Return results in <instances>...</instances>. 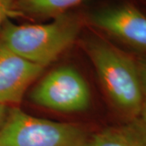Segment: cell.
Listing matches in <instances>:
<instances>
[{
    "instance_id": "obj_1",
    "label": "cell",
    "mask_w": 146,
    "mask_h": 146,
    "mask_svg": "<svg viewBox=\"0 0 146 146\" xmlns=\"http://www.w3.org/2000/svg\"><path fill=\"white\" fill-rule=\"evenodd\" d=\"M85 46L113 105L130 119L140 118L143 91L136 60L98 36L90 37Z\"/></svg>"
},
{
    "instance_id": "obj_2",
    "label": "cell",
    "mask_w": 146,
    "mask_h": 146,
    "mask_svg": "<svg viewBox=\"0 0 146 146\" xmlns=\"http://www.w3.org/2000/svg\"><path fill=\"white\" fill-rule=\"evenodd\" d=\"M80 29V20L68 13L45 24L16 25L7 20L0 30V42L19 56L45 68L72 45Z\"/></svg>"
},
{
    "instance_id": "obj_3",
    "label": "cell",
    "mask_w": 146,
    "mask_h": 146,
    "mask_svg": "<svg viewBox=\"0 0 146 146\" xmlns=\"http://www.w3.org/2000/svg\"><path fill=\"white\" fill-rule=\"evenodd\" d=\"M89 136L80 127L9 109L0 127V146H83Z\"/></svg>"
},
{
    "instance_id": "obj_4",
    "label": "cell",
    "mask_w": 146,
    "mask_h": 146,
    "mask_svg": "<svg viewBox=\"0 0 146 146\" xmlns=\"http://www.w3.org/2000/svg\"><path fill=\"white\" fill-rule=\"evenodd\" d=\"M30 99L37 106L62 113H76L89 107L91 94L89 85L74 68H55L36 84Z\"/></svg>"
},
{
    "instance_id": "obj_5",
    "label": "cell",
    "mask_w": 146,
    "mask_h": 146,
    "mask_svg": "<svg viewBox=\"0 0 146 146\" xmlns=\"http://www.w3.org/2000/svg\"><path fill=\"white\" fill-rule=\"evenodd\" d=\"M94 26L127 46L146 52V15L136 6L122 3L94 11Z\"/></svg>"
},
{
    "instance_id": "obj_6",
    "label": "cell",
    "mask_w": 146,
    "mask_h": 146,
    "mask_svg": "<svg viewBox=\"0 0 146 146\" xmlns=\"http://www.w3.org/2000/svg\"><path fill=\"white\" fill-rule=\"evenodd\" d=\"M43 70L44 68L19 56L0 42V105L19 103Z\"/></svg>"
},
{
    "instance_id": "obj_7",
    "label": "cell",
    "mask_w": 146,
    "mask_h": 146,
    "mask_svg": "<svg viewBox=\"0 0 146 146\" xmlns=\"http://www.w3.org/2000/svg\"><path fill=\"white\" fill-rule=\"evenodd\" d=\"M83 146H146V121L129 119L89 136Z\"/></svg>"
},
{
    "instance_id": "obj_8",
    "label": "cell",
    "mask_w": 146,
    "mask_h": 146,
    "mask_svg": "<svg viewBox=\"0 0 146 146\" xmlns=\"http://www.w3.org/2000/svg\"><path fill=\"white\" fill-rule=\"evenodd\" d=\"M84 0H16L13 14L38 18H55L67 14L68 11Z\"/></svg>"
},
{
    "instance_id": "obj_9",
    "label": "cell",
    "mask_w": 146,
    "mask_h": 146,
    "mask_svg": "<svg viewBox=\"0 0 146 146\" xmlns=\"http://www.w3.org/2000/svg\"><path fill=\"white\" fill-rule=\"evenodd\" d=\"M136 63L140 73L143 91V106L141 110V118L146 121V54L142 55L138 59H136Z\"/></svg>"
},
{
    "instance_id": "obj_10",
    "label": "cell",
    "mask_w": 146,
    "mask_h": 146,
    "mask_svg": "<svg viewBox=\"0 0 146 146\" xmlns=\"http://www.w3.org/2000/svg\"><path fill=\"white\" fill-rule=\"evenodd\" d=\"M16 0H0V30L8 17L13 14V7Z\"/></svg>"
},
{
    "instance_id": "obj_11",
    "label": "cell",
    "mask_w": 146,
    "mask_h": 146,
    "mask_svg": "<svg viewBox=\"0 0 146 146\" xmlns=\"http://www.w3.org/2000/svg\"><path fill=\"white\" fill-rule=\"evenodd\" d=\"M8 110H9L8 106H4V105H0V127H2L4 120H5L7 113H8Z\"/></svg>"
}]
</instances>
